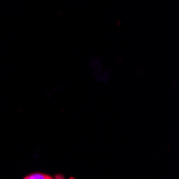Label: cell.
I'll return each mask as SVG.
<instances>
[{"label": "cell", "instance_id": "1", "mask_svg": "<svg viewBox=\"0 0 179 179\" xmlns=\"http://www.w3.org/2000/svg\"><path fill=\"white\" fill-rule=\"evenodd\" d=\"M24 179H53V178L50 176H48V175H45V174L33 173V174L28 175V176H26Z\"/></svg>", "mask_w": 179, "mask_h": 179}, {"label": "cell", "instance_id": "2", "mask_svg": "<svg viewBox=\"0 0 179 179\" xmlns=\"http://www.w3.org/2000/svg\"><path fill=\"white\" fill-rule=\"evenodd\" d=\"M56 179H65V177L62 175H56Z\"/></svg>", "mask_w": 179, "mask_h": 179}, {"label": "cell", "instance_id": "3", "mask_svg": "<svg viewBox=\"0 0 179 179\" xmlns=\"http://www.w3.org/2000/svg\"><path fill=\"white\" fill-rule=\"evenodd\" d=\"M70 179H75V178H73V177H71V178Z\"/></svg>", "mask_w": 179, "mask_h": 179}]
</instances>
